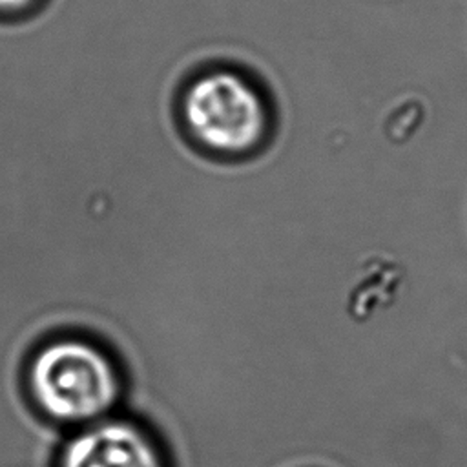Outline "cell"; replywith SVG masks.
I'll use <instances>...</instances> for the list:
<instances>
[{
	"label": "cell",
	"instance_id": "277c9868",
	"mask_svg": "<svg viewBox=\"0 0 467 467\" xmlns=\"http://www.w3.org/2000/svg\"><path fill=\"white\" fill-rule=\"evenodd\" d=\"M35 0H0V11H15L33 4Z\"/></svg>",
	"mask_w": 467,
	"mask_h": 467
},
{
	"label": "cell",
	"instance_id": "6da1fadb",
	"mask_svg": "<svg viewBox=\"0 0 467 467\" xmlns=\"http://www.w3.org/2000/svg\"><path fill=\"white\" fill-rule=\"evenodd\" d=\"M33 403L62 425H89L104 420L120 396V376L111 358L78 337L42 345L27 367Z\"/></svg>",
	"mask_w": 467,
	"mask_h": 467
},
{
	"label": "cell",
	"instance_id": "7a4b0ae2",
	"mask_svg": "<svg viewBox=\"0 0 467 467\" xmlns=\"http://www.w3.org/2000/svg\"><path fill=\"white\" fill-rule=\"evenodd\" d=\"M182 117L199 144L221 153L250 151L268 130L263 95L232 71H213L193 80L182 97Z\"/></svg>",
	"mask_w": 467,
	"mask_h": 467
},
{
	"label": "cell",
	"instance_id": "3957f363",
	"mask_svg": "<svg viewBox=\"0 0 467 467\" xmlns=\"http://www.w3.org/2000/svg\"><path fill=\"white\" fill-rule=\"evenodd\" d=\"M57 467H166L150 436L122 420L80 427L64 445Z\"/></svg>",
	"mask_w": 467,
	"mask_h": 467
}]
</instances>
